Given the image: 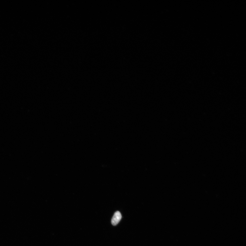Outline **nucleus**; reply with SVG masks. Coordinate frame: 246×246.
<instances>
[{"instance_id": "f257e3e1", "label": "nucleus", "mask_w": 246, "mask_h": 246, "mask_svg": "<svg viewBox=\"0 0 246 246\" xmlns=\"http://www.w3.org/2000/svg\"><path fill=\"white\" fill-rule=\"evenodd\" d=\"M122 215L119 211L115 212L112 219V224L113 226H116L121 220Z\"/></svg>"}]
</instances>
